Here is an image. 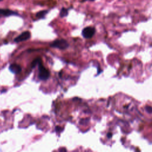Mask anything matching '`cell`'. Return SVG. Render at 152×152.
Here are the masks:
<instances>
[{
  "label": "cell",
  "mask_w": 152,
  "mask_h": 152,
  "mask_svg": "<svg viewBox=\"0 0 152 152\" xmlns=\"http://www.w3.org/2000/svg\"><path fill=\"white\" fill-rule=\"evenodd\" d=\"M39 66V77L42 80H46L49 78L50 73L49 71L43 66L41 60L38 63Z\"/></svg>",
  "instance_id": "cell-1"
},
{
  "label": "cell",
  "mask_w": 152,
  "mask_h": 152,
  "mask_svg": "<svg viewBox=\"0 0 152 152\" xmlns=\"http://www.w3.org/2000/svg\"><path fill=\"white\" fill-rule=\"evenodd\" d=\"M52 47L57 48L60 49H65L69 47V44L67 41L64 39H58L54 41L52 44L50 45Z\"/></svg>",
  "instance_id": "cell-2"
},
{
  "label": "cell",
  "mask_w": 152,
  "mask_h": 152,
  "mask_svg": "<svg viewBox=\"0 0 152 152\" xmlns=\"http://www.w3.org/2000/svg\"><path fill=\"white\" fill-rule=\"evenodd\" d=\"M95 29L93 27H87L82 31V35L84 38L89 39L93 37L95 33Z\"/></svg>",
  "instance_id": "cell-3"
},
{
  "label": "cell",
  "mask_w": 152,
  "mask_h": 152,
  "mask_svg": "<svg viewBox=\"0 0 152 152\" xmlns=\"http://www.w3.org/2000/svg\"><path fill=\"white\" fill-rule=\"evenodd\" d=\"M30 38V33L29 31H26L23 32L19 36L15 38L14 42L19 43L20 42H23L29 39Z\"/></svg>",
  "instance_id": "cell-4"
},
{
  "label": "cell",
  "mask_w": 152,
  "mask_h": 152,
  "mask_svg": "<svg viewBox=\"0 0 152 152\" xmlns=\"http://www.w3.org/2000/svg\"><path fill=\"white\" fill-rule=\"evenodd\" d=\"M9 70L13 73L19 74V73H20L21 72L22 68H21V67L19 65H18V64H13L10 65Z\"/></svg>",
  "instance_id": "cell-5"
},
{
  "label": "cell",
  "mask_w": 152,
  "mask_h": 152,
  "mask_svg": "<svg viewBox=\"0 0 152 152\" xmlns=\"http://www.w3.org/2000/svg\"><path fill=\"white\" fill-rule=\"evenodd\" d=\"M14 14H16V13L11 10L8 9H0V15H3L4 16H10Z\"/></svg>",
  "instance_id": "cell-6"
},
{
  "label": "cell",
  "mask_w": 152,
  "mask_h": 152,
  "mask_svg": "<svg viewBox=\"0 0 152 152\" xmlns=\"http://www.w3.org/2000/svg\"><path fill=\"white\" fill-rule=\"evenodd\" d=\"M48 13V11H45V10H43V11H39V13H38L36 14V18H39V19H42V18H43L45 15Z\"/></svg>",
  "instance_id": "cell-7"
},
{
  "label": "cell",
  "mask_w": 152,
  "mask_h": 152,
  "mask_svg": "<svg viewBox=\"0 0 152 152\" xmlns=\"http://www.w3.org/2000/svg\"><path fill=\"white\" fill-rule=\"evenodd\" d=\"M60 15L61 18H64V17L67 16V15H68V10H67L66 8H62L60 11Z\"/></svg>",
  "instance_id": "cell-8"
},
{
  "label": "cell",
  "mask_w": 152,
  "mask_h": 152,
  "mask_svg": "<svg viewBox=\"0 0 152 152\" xmlns=\"http://www.w3.org/2000/svg\"><path fill=\"white\" fill-rule=\"evenodd\" d=\"M41 60L40 58H36V60H35L34 61H33V62H32V67H34L36 64H38L39 62Z\"/></svg>",
  "instance_id": "cell-9"
},
{
  "label": "cell",
  "mask_w": 152,
  "mask_h": 152,
  "mask_svg": "<svg viewBox=\"0 0 152 152\" xmlns=\"http://www.w3.org/2000/svg\"><path fill=\"white\" fill-rule=\"evenodd\" d=\"M145 109H146V111L149 113H152V107L151 106H146L145 107Z\"/></svg>",
  "instance_id": "cell-10"
},
{
  "label": "cell",
  "mask_w": 152,
  "mask_h": 152,
  "mask_svg": "<svg viewBox=\"0 0 152 152\" xmlns=\"http://www.w3.org/2000/svg\"><path fill=\"white\" fill-rule=\"evenodd\" d=\"M55 130H56L57 132H61V131H62L63 130V129L61 128L60 127L57 126V127H56V128H55Z\"/></svg>",
  "instance_id": "cell-11"
},
{
  "label": "cell",
  "mask_w": 152,
  "mask_h": 152,
  "mask_svg": "<svg viewBox=\"0 0 152 152\" xmlns=\"http://www.w3.org/2000/svg\"><path fill=\"white\" fill-rule=\"evenodd\" d=\"M112 134H111V133H108V134H107V136H108V138H111L112 137Z\"/></svg>",
  "instance_id": "cell-12"
},
{
  "label": "cell",
  "mask_w": 152,
  "mask_h": 152,
  "mask_svg": "<svg viewBox=\"0 0 152 152\" xmlns=\"http://www.w3.org/2000/svg\"><path fill=\"white\" fill-rule=\"evenodd\" d=\"M61 150H63V151H66V150H65L64 148H61V149H60V151H61Z\"/></svg>",
  "instance_id": "cell-13"
},
{
  "label": "cell",
  "mask_w": 152,
  "mask_h": 152,
  "mask_svg": "<svg viewBox=\"0 0 152 152\" xmlns=\"http://www.w3.org/2000/svg\"><path fill=\"white\" fill-rule=\"evenodd\" d=\"M2 1V0H0V1Z\"/></svg>",
  "instance_id": "cell-14"
}]
</instances>
